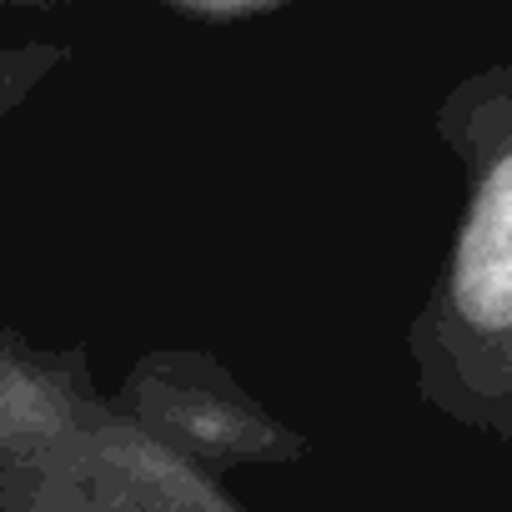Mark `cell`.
I'll use <instances>...</instances> for the list:
<instances>
[{
  "instance_id": "cell-1",
  "label": "cell",
  "mask_w": 512,
  "mask_h": 512,
  "mask_svg": "<svg viewBox=\"0 0 512 512\" xmlns=\"http://www.w3.org/2000/svg\"><path fill=\"white\" fill-rule=\"evenodd\" d=\"M462 171L447 262L407 327L417 397L512 442V61L467 71L432 111Z\"/></svg>"
},
{
  "instance_id": "cell-2",
  "label": "cell",
  "mask_w": 512,
  "mask_h": 512,
  "mask_svg": "<svg viewBox=\"0 0 512 512\" xmlns=\"http://www.w3.org/2000/svg\"><path fill=\"white\" fill-rule=\"evenodd\" d=\"M111 412L216 482L241 467H282L312 452L307 432L267 412L226 362L196 347L136 357Z\"/></svg>"
},
{
  "instance_id": "cell-3",
  "label": "cell",
  "mask_w": 512,
  "mask_h": 512,
  "mask_svg": "<svg viewBox=\"0 0 512 512\" xmlns=\"http://www.w3.org/2000/svg\"><path fill=\"white\" fill-rule=\"evenodd\" d=\"M0 512H246L216 477L196 472L116 412L91 432L0 477Z\"/></svg>"
},
{
  "instance_id": "cell-4",
  "label": "cell",
  "mask_w": 512,
  "mask_h": 512,
  "mask_svg": "<svg viewBox=\"0 0 512 512\" xmlns=\"http://www.w3.org/2000/svg\"><path fill=\"white\" fill-rule=\"evenodd\" d=\"M111 417L86 347H41L0 327V477Z\"/></svg>"
},
{
  "instance_id": "cell-5",
  "label": "cell",
  "mask_w": 512,
  "mask_h": 512,
  "mask_svg": "<svg viewBox=\"0 0 512 512\" xmlns=\"http://www.w3.org/2000/svg\"><path fill=\"white\" fill-rule=\"evenodd\" d=\"M76 61V51L66 41H0V121L16 116L41 86H51L66 66Z\"/></svg>"
},
{
  "instance_id": "cell-6",
  "label": "cell",
  "mask_w": 512,
  "mask_h": 512,
  "mask_svg": "<svg viewBox=\"0 0 512 512\" xmlns=\"http://www.w3.org/2000/svg\"><path fill=\"white\" fill-rule=\"evenodd\" d=\"M166 16L186 26H246V21H272L282 16V0H166Z\"/></svg>"
}]
</instances>
